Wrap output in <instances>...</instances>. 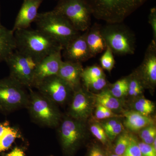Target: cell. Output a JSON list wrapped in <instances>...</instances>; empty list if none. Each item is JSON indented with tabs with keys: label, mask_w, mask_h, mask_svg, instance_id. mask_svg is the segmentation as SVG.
<instances>
[{
	"label": "cell",
	"mask_w": 156,
	"mask_h": 156,
	"mask_svg": "<svg viewBox=\"0 0 156 156\" xmlns=\"http://www.w3.org/2000/svg\"><path fill=\"white\" fill-rule=\"evenodd\" d=\"M17 49L41 61L45 57L58 50L61 45L38 30H17L14 32Z\"/></svg>",
	"instance_id": "6da1fadb"
},
{
	"label": "cell",
	"mask_w": 156,
	"mask_h": 156,
	"mask_svg": "<svg viewBox=\"0 0 156 156\" xmlns=\"http://www.w3.org/2000/svg\"><path fill=\"white\" fill-rule=\"evenodd\" d=\"M92 16L107 23H119L147 0H86Z\"/></svg>",
	"instance_id": "7a4b0ae2"
},
{
	"label": "cell",
	"mask_w": 156,
	"mask_h": 156,
	"mask_svg": "<svg viewBox=\"0 0 156 156\" xmlns=\"http://www.w3.org/2000/svg\"><path fill=\"white\" fill-rule=\"evenodd\" d=\"M34 22L37 29L56 41L63 48L80 34L65 17L53 10L38 13Z\"/></svg>",
	"instance_id": "3957f363"
},
{
	"label": "cell",
	"mask_w": 156,
	"mask_h": 156,
	"mask_svg": "<svg viewBox=\"0 0 156 156\" xmlns=\"http://www.w3.org/2000/svg\"><path fill=\"white\" fill-rule=\"evenodd\" d=\"M101 32L106 46L119 56L134 54L136 38L134 33L122 23H107L101 27Z\"/></svg>",
	"instance_id": "277c9868"
},
{
	"label": "cell",
	"mask_w": 156,
	"mask_h": 156,
	"mask_svg": "<svg viewBox=\"0 0 156 156\" xmlns=\"http://www.w3.org/2000/svg\"><path fill=\"white\" fill-rule=\"evenodd\" d=\"M28 108L31 116L42 126L55 127L59 123L60 114L56 104L39 92L29 88Z\"/></svg>",
	"instance_id": "5b68a950"
},
{
	"label": "cell",
	"mask_w": 156,
	"mask_h": 156,
	"mask_svg": "<svg viewBox=\"0 0 156 156\" xmlns=\"http://www.w3.org/2000/svg\"><path fill=\"white\" fill-rule=\"evenodd\" d=\"M5 62L10 70L9 77L23 87H33L35 71L40 61L16 50Z\"/></svg>",
	"instance_id": "8992f818"
},
{
	"label": "cell",
	"mask_w": 156,
	"mask_h": 156,
	"mask_svg": "<svg viewBox=\"0 0 156 156\" xmlns=\"http://www.w3.org/2000/svg\"><path fill=\"white\" fill-rule=\"evenodd\" d=\"M53 10L65 17L78 32L90 27L92 14L86 0H60Z\"/></svg>",
	"instance_id": "52a82bcc"
},
{
	"label": "cell",
	"mask_w": 156,
	"mask_h": 156,
	"mask_svg": "<svg viewBox=\"0 0 156 156\" xmlns=\"http://www.w3.org/2000/svg\"><path fill=\"white\" fill-rule=\"evenodd\" d=\"M28 100L22 85L9 76L0 79V110L8 112L27 107Z\"/></svg>",
	"instance_id": "ba28073f"
},
{
	"label": "cell",
	"mask_w": 156,
	"mask_h": 156,
	"mask_svg": "<svg viewBox=\"0 0 156 156\" xmlns=\"http://www.w3.org/2000/svg\"><path fill=\"white\" fill-rule=\"evenodd\" d=\"M39 93L55 104L64 103L72 91L58 76L45 79L35 87Z\"/></svg>",
	"instance_id": "9c48e42d"
},
{
	"label": "cell",
	"mask_w": 156,
	"mask_h": 156,
	"mask_svg": "<svg viewBox=\"0 0 156 156\" xmlns=\"http://www.w3.org/2000/svg\"><path fill=\"white\" fill-rule=\"evenodd\" d=\"M135 73L144 86L154 88L156 84V42L152 40L142 63Z\"/></svg>",
	"instance_id": "30bf717a"
},
{
	"label": "cell",
	"mask_w": 156,
	"mask_h": 156,
	"mask_svg": "<svg viewBox=\"0 0 156 156\" xmlns=\"http://www.w3.org/2000/svg\"><path fill=\"white\" fill-rule=\"evenodd\" d=\"M62 51L58 50L51 53L39 62L34 75L33 87L47 78L57 75L62 61Z\"/></svg>",
	"instance_id": "8fae6325"
},
{
	"label": "cell",
	"mask_w": 156,
	"mask_h": 156,
	"mask_svg": "<svg viewBox=\"0 0 156 156\" xmlns=\"http://www.w3.org/2000/svg\"><path fill=\"white\" fill-rule=\"evenodd\" d=\"M86 31L80 34L63 48L62 55L65 61L82 63L93 58L86 41Z\"/></svg>",
	"instance_id": "7c38bea8"
},
{
	"label": "cell",
	"mask_w": 156,
	"mask_h": 156,
	"mask_svg": "<svg viewBox=\"0 0 156 156\" xmlns=\"http://www.w3.org/2000/svg\"><path fill=\"white\" fill-rule=\"evenodd\" d=\"M81 121L73 118L65 119L60 126L59 133L63 147H73L84 135V129Z\"/></svg>",
	"instance_id": "4fadbf2b"
},
{
	"label": "cell",
	"mask_w": 156,
	"mask_h": 156,
	"mask_svg": "<svg viewBox=\"0 0 156 156\" xmlns=\"http://www.w3.org/2000/svg\"><path fill=\"white\" fill-rule=\"evenodd\" d=\"M44 0H23L15 19L12 30L29 28L34 22L37 16L38 10Z\"/></svg>",
	"instance_id": "5bb4252c"
},
{
	"label": "cell",
	"mask_w": 156,
	"mask_h": 156,
	"mask_svg": "<svg viewBox=\"0 0 156 156\" xmlns=\"http://www.w3.org/2000/svg\"><path fill=\"white\" fill-rule=\"evenodd\" d=\"M83 69L82 63L62 61L57 76L64 81L72 92L80 88Z\"/></svg>",
	"instance_id": "9a60e30c"
},
{
	"label": "cell",
	"mask_w": 156,
	"mask_h": 156,
	"mask_svg": "<svg viewBox=\"0 0 156 156\" xmlns=\"http://www.w3.org/2000/svg\"><path fill=\"white\" fill-rule=\"evenodd\" d=\"M73 92L69 114L72 118L75 119L83 121L86 119L90 115L91 103L88 95L81 87Z\"/></svg>",
	"instance_id": "2e32d148"
},
{
	"label": "cell",
	"mask_w": 156,
	"mask_h": 156,
	"mask_svg": "<svg viewBox=\"0 0 156 156\" xmlns=\"http://www.w3.org/2000/svg\"><path fill=\"white\" fill-rule=\"evenodd\" d=\"M101 27L95 23L86 31V41L93 57L105 51L107 47L101 32Z\"/></svg>",
	"instance_id": "e0dca14e"
},
{
	"label": "cell",
	"mask_w": 156,
	"mask_h": 156,
	"mask_svg": "<svg viewBox=\"0 0 156 156\" xmlns=\"http://www.w3.org/2000/svg\"><path fill=\"white\" fill-rule=\"evenodd\" d=\"M16 49L14 32L0 25V61H5Z\"/></svg>",
	"instance_id": "ac0fdd59"
},
{
	"label": "cell",
	"mask_w": 156,
	"mask_h": 156,
	"mask_svg": "<svg viewBox=\"0 0 156 156\" xmlns=\"http://www.w3.org/2000/svg\"><path fill=\"white\" fill-rule=\"evenodd\" d=\"M18 129L11 127L8 122L0 123V153L9 148L15 140L21 138Z\"/></svg>",
	"instance_id": "d6986e66"
},
{
	"label": "cell",
	"mask_w": 156,
	"mask_h": 156,
	"mask_svg": "<svg viewBox=\"0 0 156 156\" xmlns=\"http://www.w3.org/2000/svg\"><path fill=\"white\" fill-rule=\"evenodd\" d=\"M125 126L133 131H140L143 128L153 125V120L148 116L140 114L137 112L132 111L125 114Z\"/></svg>",
	"instance_id": "ffe728a7"
},
{
	"label": "cell",
	"mask_w": 156,
	"mask_h": 156,
	"mask_svg": "<svg viewBox=\"0 0 156 156\" xmlns=\"http://www.w3.org/2000/svg\"><path fill=\"white\" fill-rule=\"evenodd\" d=\"M98 104L111 110L120 108L121 103L118 98L112 95L108 89H103L100 93L94 94Z\"/></svg>",
	"instance_id": "44dd1931"
},
{
	"label": "cell",
	"mask_w": 156,
	"mask_h": 156,
	"mask_svg": "<svg viewBox=\"0 0 156 156\" xmlns=\"http://www.w3.org/2000/svg\"><path fill=\"white\" fill-rule=\"evenodd\" d=\"M111 93L117 98H119L128 94V78H124L112 84L108 89Z\"/></svg>",
	"instance_id": "7402d4cb"
},
{
	"label": "cell",
	"mask_w": 156,
	"mask_h": 156,
	"mask_svg": "<svg viewBox=\"0 0 156 156\" xmlns=\"http://www.w3.org/2000/svg\"><path fill=\"white\" fill-rule=\"evenodd\" d=\"M128 78V94L132 96H138L142 93L144 85L136 73L133 74Z\"/></svg>",
	"instance_id": "603a6c76"
},
{
	"label": "cell",
	"mask_w": 156,
	"mask_h": 156,
	"mask_svg": "<svg viewBox=\"0 0 156 156\" xmlns=\"http://www.w3.org/2000/svg\"><path fill=\"white\" fill-rule=\"evenodd\" d=\"M105 76L102 68L99 66H89L83 70L82 79L83 82L94 80Z\"/></svg>",
	"instance_id": "cb8c5ba5"
},
{
	"label": "cell",
	"mask_w": 156,
	"mask_h": 156,
	"mask_svg": "<svg viewBox=\"0 0 156 156\" xmlns=\"http://www.w3.org/2000/svg\"><path fill=\"white\" fill-rule=\"evenodd\" d=\"M100 62L101 67L109 72H110L114 67L115 61L113 53L111 49L108 46H107L104 53L101 56Z\"/></svg>",
	"instance_id": "d4e9b609"
},
{
	"label": "cell",
	"mask_w": 156,
	"mask_h": 156,
	"mask_svg": "<svg viewBox=\"0 0 156 156\" xmlns=\"http://www.w3.org/2000/svg\"><path fill=\"white\" fill-rule=\"evenodd\" d=\"M154 103L151 101L145 98H140L134 104L136 112L145 116H148L154 112Z\"/></svg>",
	"instance_id": "484cf974"
},
{
	"label": "cell",
	"mask_w": 156,
	"mask_h": 156,
	"mask_svg": "<svg viewBox=\"0 0 156 156\" xmlns=\"http://www.w3.org/2000/svg\"><path fill=\"white\" fill-rule=\"evenodd\" d=\"M131 137L127 133H124L119 136L115 148V154L123 156L131 142Z\"/></svg>",
	"instance_id": "4316f807"
},
{
	"label": "cell",
	"mask_w": 156,
	"mask_h": 156,
	"mask_svg": "<svg viewBox=\"0 0 156 156\" xmlns=\"http://www.w3.org/2000/svg\"><path fill=\"white\" fill-rule=\"evenodd\" d=\"M139 136L143 142L151 144L156 138V129L153 125L147 126L141 129Z\"/></svg>",
	"instance_id": "83f0119b"
},
{
	"label": "cell",
	"mask_w": 156,
	"mask_h": 156,
	"mask_svg": "<svg viewBox=\"0 0 156 156\" xmlns=\"http://www.w3.org/2000/svg\"><path fill=\"white\" fill-rule=\"evenodd\" d=\"M84 85L87 89L95 91L103 90L107 85L105 76L101 77L84 82Z\"/></svg>",
	"instance_id": "f1b7e54d"
},
{
	"label": "cell",
	"mask_w": 156,
	"mask_h": 156,
	"mask_svg": "<svg viewBox=\"0 0 156 156\" xmlns=\"http://www.w3.org/2000/svg\"><path fill=\"white\" fill-rule=\"evenodd\" d=\"M90 130L93 135L103 144L107 141V136L105 131L100 125L94 124L90 127Z\"/></svg>",
	"instance_id": "f546056e"
},
{
	"label": "cell",
	"mask_w": 156,
	"mask_h": 156,
	"mask_svg": "<svg viewBox=\"0 0 156 156\" xmlns=\"http://www.w3.org/2000/svg\"><path fill=\"white\" fill-rule=\"evenodd\" d=\"M123 156H142L138 143L133 137H131V142Z\"/></svg>",
	"instance_id": "4dcf8cb0"
},
{
	"label": "cell",
	"mask_w": 156,
	"mask_h": 156,
	"mask_svg": "<svg viewBox=\"0 0 156 156\" xmlns=\"http://www.w3.org/2000/svg\"><path fill=\"white\" fill-rule=\"evenodd\" d=\"M142 156H156V151L151 144L142 142L138 143Z\"/></svg>",
	"instance_id": "1f68e13d"
},
{
	"label": "cell",
	"mask_w": 156,
	"mask_h": 156,
	"mask_svg": "<svg viewBox=\"0 0 156 156\" xmlns=\"http://www.w3.org/2000/svg\"><path fill=\"white\" fill-rule=\"evenodd\" d=\"M148 22L152 27L153 35V40L156 42V8L151 9L148 16Z\"/></svg>",
	"instance_id": "d6a6232c"
},
{
	"label": "cell",
	"mask_w": 156,
	"mask_h": 156,
	"mask_svg": "<svg viewBox=\"0 0 156 156\" xmlns=\"http://www.w3.org/2000/svg\"><path fill=\"white\" fill-rule=\"evenodd\" d=\"M124 129L122 124L119 122L112 129L105 134L111 140H113L118 135L122 132Z\"/></svg>",
	"instance_id": "836d02e7"
},
{
	"label": "cell",
	"mask_w": 156,
	"mask_h": 156,
	"mask_svg": "<svg viewBox=\"0 0 156 156\" xmlns=\"http://www.w3.org/2000/svg\"><path fill=\"white\" fill-rule=\"evenodd\" d=\"M119 121L116 120L112 119L110 120L108 122L105 123L103 125V128L105 131V133L108 132L111 129L113 128L119 122Z\"/></svg>",
	"instance_id": "e575fe53"
},
{
	"label": "cell",
	"mask_w": 156,
	"mask_h": 156,
	"mask_svg": "<svg viewBox=\"0 0 156 156\" xmlns=\"http://www.w3.org/2000/svg\"><path fill=\"white\" fill-rule=\"evenodd\" d=\"M89 156H105L102 151L98 146H94L91 149Z\"/></svg>",
	"instance_id": "d590c367"
},
{
	"label": "cell",
	"mask_w": 156,
	"mask_h": 156,
	"mask_svg": "<svg viewBox=\"0 0 156 156\" xmlns=\"http://www.w3.org/2000/svg\"><path fill=\"white\" fill-rule=\"evenodd\" d=\"M95 116L97 119L99 120L106 119L103 108H102V107L100 105H98L96 112H95Z\"/></svg>",
	"instance_id": "8d00e7d4"
},
{
	"label": "cell",
	"mask_w": 156,
	"mask_h": 156,
	"mask_svg": "<svg viewBox=\"0 0 156 156\" xmlns=\"http://www.w3.org/2000/svg\"><path fill=\"white\" fill-rule=\"evenodd\" d=\"M6 156H25L22 149L18 147H15Z\"/></svg>",
	"instance_id": "74e56055"
},
{
	"label": "cell",
	"mask_w": 156,
	"mask_h": 156,
	"mask_svg": "<svg viewBox=\"0 0 156 156\" xmlns=\"http://www.w3.org/2000/svg\"><path fill=\"white\" fill-rule=\"evenodd\" d=\"M101 106H102V105H101ZM102 107L106 119H107V118H112V117L116 116L115 114H114L113 113V112H112V110H111L105 107L102 106Z\"/></svg>",
	"instance_id": "f35d334b"
},
{
	"label": "cell",
	"mask_w": 156,
	"mask_h": 156,
	"mask_svg": "<svg viewBox=\"0 0 156 156\" xmlns=\"http://www.w3.org/2000/svg\"><path fill=\"white\" fill-rule=\"evenodd\" d=\"M151 145L152 146L153 148L154 149V150L155 151H156V138L154 140V142H153V143Z\"/></svg>",
	"instance_id": "ab89813d"
},
{
	"label": "cell",
	"mask_w": 156,
	"mask_h": 156,
	"mask_svg": "<svg viewBox=\"0 0 156 156\" xmlns=\"http://www.w3.org/2000/svg\"><path fill=\"white\" fill-rule=\"evenodd\" d=\"M110 156H122L118 155L115 154H112Z\"/></svg>",
	"instance_id": "60d3db41"
},
{
	"label": "cell",
	"mask_w": 156,
	"mask_h": 156,
	"mask_svg": "<svg viewBox=\"0 0 156 156\" xmlns=\"http://www.w3.org/2000/svg\"><path fill=\"white\" fill-rule=\"evenodd\" d=\"M2 25V24H1V21H0V25Z\"/></svg>",
	"instance_id": "b9f144b4"
},
{
	"label": "cell",
	"mask_w": 156,
	"mask_h": 156,
	"mask_svg": "<svg viewBox=\"0 0 156 156\" xmlns=\"http://www.w3.org/2000/svg\"><path fill=\"white\" fill-rule=\"evenodd\" d=\"M58 1H60V0H58Z\"/></svg>",
	"instance_id": "7bdbcfd3"
}]
</instances>
